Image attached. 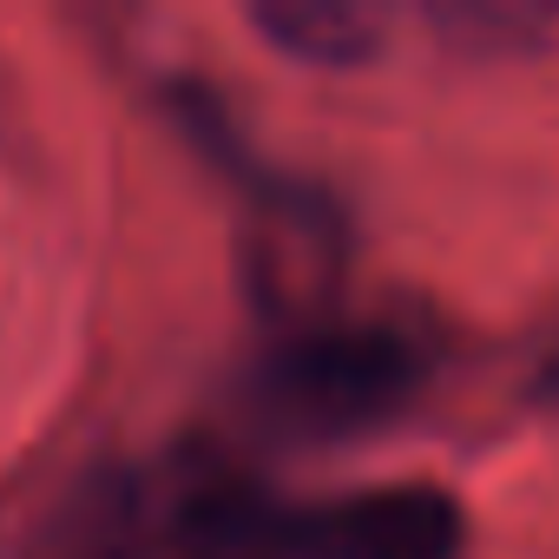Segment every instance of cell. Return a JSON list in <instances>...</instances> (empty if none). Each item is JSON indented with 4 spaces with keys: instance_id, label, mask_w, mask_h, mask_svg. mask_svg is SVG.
Segmentation results:
<instances>
[{
    "instance_id": "cell-8",
    "label": "cell",
    "mask_w": 559,
    "mask_h": 559,
    "mask_svg": "<svg viewBox=\"0 0 559 559\" xmlns=\"http://www.w3.org/2000/svg\"><path fill=\"white\" fill-rule=\"evenodd\" d=\"M539 395H559V356L546 362V376H539Z\"/></svg>"
},
{
    "instance_id": "cell-5",
    "label": "cell",
    "mask_w": 559,
    "mask_h": 559,
    "mask_svg": "<svg viewBox=\"0 0 559 559\" xmlns=\"http://www.w3.org/2000/svg\"><path fill=\"white\" fill-rule=\"evenodd\" d=\"M8 559H158L152 546V474L126 461L80 467L14 539Z\"/></svg>"
},
{
    "instance_id": "cell-1",
    "label": "cell",
    "mask_w": 559,
    "mask_h": 559,
    "mask_svg": "<svg viewBox=\"0 0 559 559\" xmlns=\"http://www.w3.org/2000/svg\"><path fill=\"white\" fill-rule=\"evenodd\" d=\"M435 343L402 317H317L284 330L250 369V408L290 441H362L435 389Z\"/></svg>"
},
{
    "instance_id": "cell-2",
    "label": "cell",
    "mask_w": 559,
    "mask_h": 559,
    "mask_svg": "<svg viewBox=\"0 0 559 559\" xmlns=\"http://www.w3.org/2000/svg\"><path fill=\"white\" fill-rule=\"evenodd\" d=\"M243 290L250 304L284 330L336 317V290L349 276V224L343 204L304 178L250 171L243 178Z\"/></svg>"
},
{
    "instance_id": "cell-4",
    "label": "cell",
    "mask_w": 559,
    "mask_h": 559,
    "mask_svg": "<svg viewBox=\"0 0 559 559\" xmlns=\"http://www.w3.org/2000/svg\"><path fill=\"white\" fill-rule=\"evenodd\" d=\"M467 513L435 480H382L304 507V559H461Z\"/></svg>"
},
{
    "instance_id": "cell-6",
    "label": "cell",
    "mask_w": 559,
    "mask_h": 559,
    "mask_svg": "<svg viewBox=\"0 0 559 559\" xmlns=\"http://www.w3.org/2000/svg\"><path fill=\"white\" fill-rule=\"evenodd\" d=\"M250 27L297 67H369L389 47V14L369 0H257Z\"/></svg>"
},
{
    "instance_id": "cell-3",
    "label": "cell",
    "mask_w": 559,
    "mask_h": 559,
    "mask_svg": "<svg viewBox=\"0 0 559 559\" xmlns=\"http://www.w3.org/2000/svg\"><path fill=\"white\" fill-rule=\"evenodd\" d=\"M152 546L158 559H304V507L217 454H198L152 480Z\"/></svg>"
},
{
    "instance_id": "cell-7",
    "label": "cell",
    "mask_w": 559,
    "mask_h": 559,
    "mask_svg": "<svg viewBox=\"0 0 559 559\" xmlns=\"http://www.w3.org/2000/svg\"><path fill=\"white\" fill-rule=\"evenodd\" d=\"M428 21L467 60L559 53V0H448V8H435Z\"/></svg>"
}]
</instances>
